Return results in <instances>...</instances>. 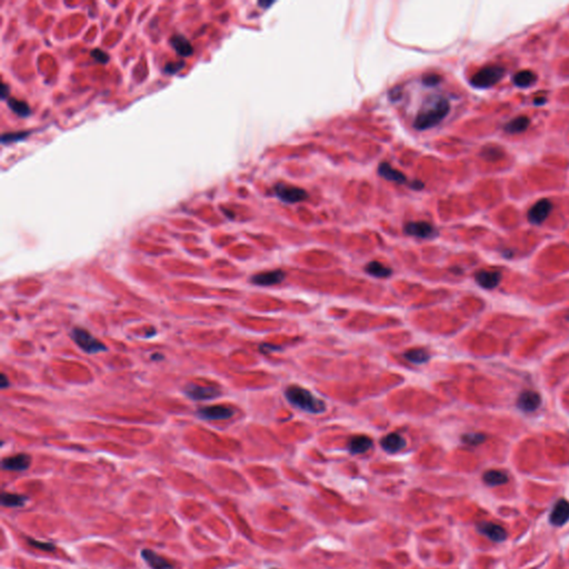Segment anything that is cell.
<instances>
[{
	"label": "cell",
	"instance_id": "27",
	"mask_svg": "<svg viewBox=\"0 0 569 569\" xmlns=\"http://www.w3.org/2000/svg\"><path fill=\"white\" fill-rule=\"evenodd\" d=\"M7 102H8L9 108L12 111H14L15 114H17L18 116L27 117V116L30 115V113H32V110H30L29 106L24 101L18 100V99H15V98H9Z\"/></svg>",
	"mask_w": 569,
	"mask_h": 569
},
{
	"label": "cell",
	"instance_id": "5",
	"mask_svg": "<svg viewBox=\"0 0 569 569\" xmlns=\"http://www.w3.org/2000/svg\"><path fill=\"white\" fill-rule=\"evenodd\" d=\"M275 195L284 203H297L305 201L308 198V193L300 187L292 186L287 184H277L275 188Z\"/></svg>",
	"mask_w": 569,
	"mask_h": 569
},
{
	"label": "cell",
	"instance_id": "17",
	"mask_svg": "<svg viewBox=\"0 0 569 569\" xmlns=\"http://www.w3.org/2000/svg\"><path fill=\"white\" fill-rule=\"evenodd\" d=\"M380 445L383 450H386L389 454L398 453L401 449L406 446L405 438L397 432H392L387 436L383 437L380 442Z\"/></svg>",
	"mask_w": 569,
	"mask_h": 569
},
{
	"label": "cell",
	"instance_id": "21",
	"mask_svg": "<svg viewBox=\"0 0 569 569\" xmlns=\"http://www.w3.org/2000/svg\"><path fill=\"white\" fill-rule=\"evenodd\" d=\"M482 479H484L485 484H487L488 486H500L508 481V476L502 471L492 469V471H488L484 474Z\"/></svg>",
	"mask_w": 569,
	"mask_h": 569
},
{
	"label": "cell",
	"instance_id": "31",
	"mask_svg": "<svg viewBox=\"0 0 569 569\" xmlns=\"http://www.w3.org/2000/svg\"><path fill=\"white\" fill-rule=\"evenodd\" d=\"M28 544H29V545H32L33 547H35V548H38L40 550H45V552H54V550H55V546L50 542H42V541H38V540H35V539H32V538H29Z\"/></svg>",
	"mask_w": 569,
	"mask_h": 569
},
{
	"label": "cell",
	"instance_id": "14",
	"mask_svg": "<svg viewBox=\"0 0 569 569\" xmlns=\"http://www.w3.org/2000/svg\"><path fill=\"white\" fill-rule=\"evenodd\" d=\"M541 404V398L539 394L531 391H526L519 395L517 399V406L521 408L523 411L530 412L536 410L538 407Z\"/></svg>",
	"mask_w": 569,
	"mask_h": 569
},
{
	"label": "cell",
	"instance_id": "37",
	"mask_svg": "<svg viewBox=\"0 0 569 569\" xmlns=\"http://www.w3.org/2000/svg\"><path fill=\"white\" fill-rule=\"evenodd\" d=\"M545 102H546V99L544 98V97H539V99H536V100H535V104H536V105H542V104H545Z\"/></svg>",
	"mask_w": 569,
	"mask_h": 569
},
{
	"label": "cell",
	"instance_id": "38",
	"mask_svg": "<svg viewBox=\"0 0 569 569\" xmlns=\"http://www.w3.org/2000/svg\"><path fill=\"white\" fill-rule=\"evenodd\" d=\"M273 3H259V6H262V7H269Z\"/></svg>",
	"mask_w": 569,
	"mask_h": 569
},
{
	"label": "cell",
	"instance_id": "9",
	"mask_svg": "<svg viewBox=\"0 0 569 569\" xmlns=\"http://www.w3.org/2000/svg\"><path fill=\"white\" fill-rule=\"evenodd\" d=\"M185 393L189 398L194 400H210L219 397L221 394L219 389L216 387H201L194 385V383L186 386Z\"/></svg>",
	"mask_w": 569,
	"mask_h": 569
},
{
	"label": "cell",
	"instance_id": "29",
	"mask_svg": "<svg viewBox=\"0 0 569 569\" xmlns=\"http://www.w3.org/2000/svg\"><path fill=\"white\" fill-rule=\"evenodd\" d=\"M26 136H28V133H26V132L14 133V134H5V135H3L2 141H3V144H8V142H15L17 140H21V139L26 137Z\"/></svg>",
	"mask_w": 569,
	"mask_h": 569
},
{
	"label": "cell",
	"instance_id": "16",
	"mask_svg": "<svg viewBox=\"0 0 569 569\" xmlns=\"http://www.w3.org/2000/svg\"><path fill=\"white\" fill-rule=\"evenodd\" d=\"M500 273L496 270H480L475 276V279L480 287L485 289L496 288L500 281Z\"/></svg>",
	"mask_w": 569,
	"mask_h": 569
},
{
	"label": "cell",
	"instance_id": "30",
	"mask_svg": "<svg viewBox=\"0 0 569 569\" xmlns=\"http://www.w3.org/2000/svg\"><path fill=\"white\" fill-rule=\"evenodd\" d=\"M441 80H442L441 76L434 72L426 73V75L423 77L424 85L428 86V87H434V86H437L439 83H441Z\"/></svg>",
	"mask_w": 569,
	"mask_h": 569
},
{
	"label": "cell",
	"instance_id": "8",
	"mask_svg": "<svg viewBox=\"0 0 569 569\" xmlns=\"http://www.w3.org/2000/svg\"><path fill=\"white\" fill-rule=\"evenodd\" d=\"M553 209V205L549 199L538 200L535 205L529 209L528 212V219L534 225H540L544 221L547 219L550 212Z\"/></svg>",
	"mask_w": 569,
	"mask_h": 569
},
{
	"label": "cell",
	"instance_id": "32",
	"mask_svg": "<svg viewBox=\"0 0 569 569\" xmlns=\"http://www.w3.org/2000/svg\"><path fill=\"white\" fill-rule=\"evenodd\" d=\"M90 54H91V57L100 64H106L109 60V56L105 51H102L101 49H94Z\"/></svg>",
	"mask_w": 569,
	"mask_h": 569
},
{
	"label": "cell",
	"instance_id": "18",
	"mask_svg": "<svg viewBox=\"0 0 569 569\" xmlns=\"http://www.w3.org/2000/svg\"><path fill=\"white\" fill-rule=\"evenodd\" d=\"M141 556L152 569H174V566L169 561L154 553L153 550L144 549L141 552Z\"/></svg>",
	"mask_w": 569,
	"mask_h": 569
},
{
	"label": "cell",
	"instance_id": "24",
	"mask_svg": "<svg viewBox=\"0 0 569 569\" xmlns=\"http://www.w3.org/2000/svg\"><path fill=\"white\" fill-rule=\"evenodd\" d=\"M530 123V119L527 116H519L517 118L512 119L507 123L505 127V131L508 134H521L525 132L528 128Z\"/></svg>",
	"mask_w": 569,
	"mask_h": 569
},
{
	"label": "cell",
	"instance_id": "25",
	"mask_svg": "<svg viewBox=\"0 0 569 569\" xmlns=\"http://www.w3.org/2000/svg\"><path fill=\"white\" fill-rule=\"evenodd\" d=\"M405 358L410 363H413L416 365H422L425 364L429 360L430 355L427 352V350L422 349V348H415V349H410L405 352Z\"/></svg>",
	"mask_w": 569,
	"mask_h": 569
},
{
	"label": "cell",
	"instance_id": "20",
	"mask_svg": "<svg viewBox=\"0 0 569 569\" xmlns=\"http://www.w3.org/2000/svg\"><path fill=\"white\" fill-rule=\"evenodd\" d=\"M170 45L177 51V54L183 56V57H187V56H190L194 51V48L191 46L189 40L182 35L172 36L170 38Z\"/></svg>",
	"mask_w": 569,
	"mask_h": 569
},
{
	"label": "cell",
	"instance_id": "15",
	"mask_svg": "<svg viewBox=\"0 0 569 569\" xmlns=\"http://www.w3.org/2000/svg\"><path fill=\"white\" fill-rule=\"evenodd\" d=\"M377 171H378L379 176L387 179L389 182H393L398 185H405L408 183L406 175L403 174L400 170L394 168L389 163H381L378 166V170Z\"/></svg>",
	"mask_w": 569,
	"mask_h": 569
},
{
	"label": "cell",
	"instance_id": "28",
	"mask_svg": "<svg viewBox=\"0 0 569 569\" xmlns=\"http://www.w3.org/2000/svg\"><path fill=\"white\" fill-rule=\"evenodd\" d=\"M485 441V436L478 434V432H471V434H466L462 436V442L472 446H476Z\"/></svg>",
	"mask_w": 569,
	"mask_h": 569
},
{
	"label": "cell",
	"instance_id": "4",
	"mask_svg": "<svg viewBox=\"0 0 569 569\" xmlns=\"http://www.w3.org/2000/svg\"><path fill=\"white\" fill-rule=\"evenodd\" d=\"M71 338L85 352H89V354H96V352L107 349L106 346L100 340H98L89 331L83 328H73L71 331Z\"/></svg>",
	"mask_w": 569,
	"mask_h": 569
},
{
	"label": "cell",
	"instance_id": "3",
	"mask_svg": "<svg viewBox=\"0 0 569 569\" xmlns=\"http://www.w3.org/2000/svg\"><path fill=\"white\" fill-rule=\"evenodd\" d=\"M506 69L499 65H488L481 68L471 79V84L475 88L486 89L490 88L494 85L503 79Z\"/></svg>",
	"mask_w": 569,
	"mask_h": 569
},
{
	"label": "cell",
	"instance_id": "36",
	"mask_svg": "<svg viewBox=\"0 0 569 569\" xmlns=\"http://www.w3.org/2000/svg\"><path fill=\"white\" fill-rule=\"evenodd\" d=\"M8 91H9L8 87L4 84V85H3V89H2V99H4V100H6V99L8 98V97H7Z\"/></svg>",
	"mask_w": 569,
	"mask_h": 569
},
{
	"label": "cell",
	"instance_id": "1",
	"mask_svg": "<svg viewBox=\"0 0 569 569\" xmlns=\"http://www.w3.org/2000/svg\"><path fill=\"white\" fill-rule=\"evenodd\" d=\"M450 105L447 98L432 96L423 102L422 107L413 120V127L417 131H427L441 123L449 114Z\"/></svg>",
	"mask_w": 569,
	"mask_h": 569
},
{
	"label": "cell",
	"instance_id": "23",
	"mask_svg": "<svg viewBox=\"0 0 569 569\" xmlns=\"http://www.w3.org/2000/svg\"><path fill=\"white\" fill-rule=\"evenodd\" d=\"M365 271L370 276L376 278H387L393 274V270L378 262H372L367 264Z\"/></svg>",
	"mask_w": 569,
	"mask_h": 569
},
{
	"label": "cell",
	"instance_id": "22",
	"mask_svg": "<svg viewBox=\"0 0 569 569\" xmlns=\"http://www.w3.org/2000/svg\"><path fill=\"white\" fill-rule=\"evenodd\" d=\"M537 76L533 71L530 70H522L517 72L516 75L512 77V82L521 88H528L530 86H533L536 83Z\"/></svg>",
	"mask_w": 569,
	"mask_h": 569
},
{
	"label": "cell",
	"instance_id": "11",
	"mask_svg": "<svg viewBox=\"0 0 569 569\" xmlns=\"http://www.w3.org/2000/svg\"><path fill=\"white\" fill-rule=\"evenodd\" d=\"M477 529L481 535L489 538L492 541L495 542H502L506 540L507 538L506 530L502 527V526H499L497 524L484 522L477 525Z\"/></svg>",
	"mask_w": 569,
	"mask_h": 569
},
{
	"label": "cell",
	"instance_id": "33",
	"mask_svg": "<svg viewBox=\"0 0 569 569\" xmlns=\"http://www.w3.org/2000/svg\"><path fill=\"white\" fill-rule=\"evenodd\" d=\"M184 67H185V63H183V61H179V63H169L165 66L164 70L166 73L174 75V73L178 72Z\"/></svg>",
	"mask_w": 569,
	"mask_h": 569
},
{
	"label": "cell",
	"instance_id": "12",
	"mask_svg": "<svg viewBox=\"0 0 569 569\" xmlns=\"http://www.w3.org/2000/svg\"><path fill=\"white\" fill-rule=\"evenodd\" d=\"M32 458L26 454H18L11 457H7L2 462V466L6 471L11 472H23L29 468Z\"/></svg>",
	"mask_w": 569,
	"mask_h": 569
},
{
	"label": "cell",
	"instance_id": "10",
	"mask_svg": "<svg viewBox=\"0 0 569 569\" xmlns=\"http://www.w3.org/2000/svg\"><path fill=\"white\" fill-rule=\"evenodd\" d=\"M569 521V502L566 499H559L555 504L550 512L549 522L556 527H561Z\"/></svg>",
	"mask_w": 569,
	"mask_h": 569
},
{
	"label": "cell",
	"instance_id": "13",
	"mask_svg": "<svg viewBox=\"0 0 569 569\" xmlns=\"http://www.w3.org/2000/svg\"><path fill=\"white\" fill-rule=\"evenodd\" d=\"M284 277L286 275L282 270H273L252 276L250 281L258 284V286H273V284L280 283L284 279Z\"/></svg>",
	"mask_w": 569,
	"mask_h": 569
},
{
	"label": "cell",
	"instance_id": "26",
	"mask_svg": "<svg viewBox=\"0 0 569 569\" xmlns=\"http://www.w3.org/2000/svg\"><path fill=\"white\" fill-rule=\"evenodd\" d=\"M27 502L26 496L17 494H3L2 505L6 507H22Z\"/></svg>",
	"mask_w": 569,
	"mask_h": 569
},
{
	"label": "cell",
	"instance_id": "6",
	"mask_svg": "<svg viewBox=\"0 0 569 569\" xmlns=\"http://www.w3.org/2000/svg\"><path fill=\"white\" fill-rule=\"evenodd\" d=\"M405 234L420 239H431L438 236V230L434 225L427 221H409L404 227Z\"/></svg>",
	"mask_w": 569,
	"mask_h": 569
},
{
	"label": "cell",
	"instance_id": "2",
	"mask_svg": "<svg viewBox=\"0 0 569 569\" xmlns=\"http://www.w3.org/2000/svg\"><path fill=\"white\" fill-rule=\"evenodd\" d=\"M286 399L294 407L309 413H321L326 410V404L323 400L300 386H289L284 392Z\"/></svg>",
	"mask_w": 569,
	"mask_h": 569
},
{
	"label": "cell",
	"instance_id": "7",
	"mask_svg": "<svg viewBox=\"0 0 569 569\" xmlns=\"http://www.w3.org/2000/svg\"><path fill=\"white\" fill-rule=\"evenodd\" d=\"M197 415L206 420H226L235 415V410L229 406H209L198 410Z\"/></svg>",
	"mask_w": 569,
	"mask_h": 569
},
{
	"label": "cell",
	"instance_id": "19",
	"mask_svg": "<svg viewBox=\"0 0 569 569\" xmlns=\"http://www.w3.org/2000/svg\"><path fill=\"white\" fill-rule=\"evenodd\" d=\"M373 447V441L367 436L359 435L352 437L348 443V449L351 454H364Z\"/></svg>",
	"mask_w": 569,
	"mask_h": 569
},
{
	"label": "cell",
	"instance_id": "35",
	"mask_svg": "<svg viewBox=\"0 0 569 569\" xmlns=\"http://www.w3.org/2000/svg\"><path fill=\"white\" fill-rule=\"evenodd\" d=\"M0 385H2V388H7L9 386V381L5 374H2V383Z\"/></svg>",
	"mask_w": 569,
	"mask_h": 569
},
{
	"label": "cell",
	"instance_id": "34",
	"mask_svg": "<svg viewBox=\"0 0 569 569\" xmlns=\"http://www.w3.org/2000/svg\"><path fill=\"white\" fill-rule=\"evenodd\" d=\"M280 349H281V347H279V346H273V345H268V344H265L261 347L262 352H273V351H278Z\"/></svg>",
	"mask_w": 569,
	"mask_h": 569
}]
</instances>
